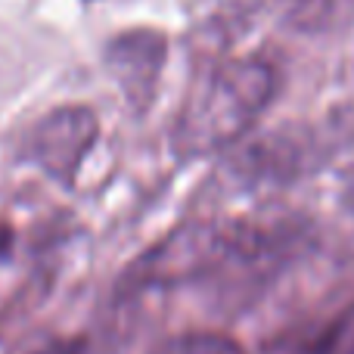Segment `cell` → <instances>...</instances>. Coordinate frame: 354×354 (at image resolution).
Segmentation results:
<instances>
[{
	"instance_id": "obj_8",
	"label": "cell",
	"mask_w": 354,
	"mask_h": 354,
	"mask_svg": "<svg viewBox=\"0 0 354 354\" xmlns=\"http://www.w3.org/2000/svg\"><path fill=\"white\" fill-rule=\"evenodd\" d=\"M12 252V227L6 221H0V261Z\"/></svg>"
},
{
	"instance_id": "obj_5",
	"label": "cell",
	"mask_w": 354,
	"mask_h": 354,
	"mask_svg": "<svg viewBox=\"0 0 354 354\" xmlns=\"http://www.w3.org/2000/svg\"><path fill=\"white\" fill-rule=\"evenodd\" d=\"M258 0H214L208 12H202L189 31V47L199 66L227 56V41H239L249 31Z\"/></svg>"
},
{
	"instance_id": "obj_2",
	"label": "cell",
	"mask_w": 354,
	"mask_h": 354,
	"mask_svg": "<svg viewBox=\"0 0 354 354\" xmlns=\"http://www.w3.org/2000/svg\"><path fill=\"white\" fill-rule=\"evenodd\" d=\"M330 156V140L311 124H283L245 143L230 162L233 177L249 187L292 183L317 171Z\"/></svg>"
},
{
	"instance_id": "obj_3",
	"label": "cell",
	"mask_w": 354,
	"mask_h": 354,
	"mask_svg": "<svg viewBox=\"0 0 354 354\" xmlns=\"http://www.w3.org/2000/svg\"><path fill=\"white\" fill-rule=\"evenodd\" d=\"M100 140V118L84 103H62L35 122L25 137V156L50 180L72 189L78 174Z\"/></svg>"
},
{
	"instance_id": "obj_6",
	"label": "cell",
	"mask_w": 354,
	"mask_h": 354,
	"mask_svg": "<svg viewBox=\"0 0 354 354\" xmlns=\"http://www.w3.org/2000/svg\"><path fill=\"white\" fill-rule=\"evenodd\" d=\"M277 16L299 35H339L354 25V0H274Z\"/></svg>"
},
{
	"instance_id": "obj_7",
	"label": "cell",
	"mask_w": 354,
	"mask_h": 354,
	"mask_svg": "<svg viewBox=\"0 0 354 354\" xmlns=\"http://www.w3.org/2000/svg\"><path fill=\"white\" fill-rule=\"evenodd\" d=\"M311 354H354V305L345 308L326 333L317 339Z\"/></svg>"
},
{
	"instance_id": "obj_10",
	"label": "cell",
	"mask_w": 354,
	"mask_h": 354,
	"mask_svg": "<svg viewBox=\"0 0 354 354\" xmlns=\"http://www.w3.org/2000/svg\"><path fill=\"white\" fill-rule=\"evenodd\" d=\"M84 3H97V0H84Z\"/></svg>"
},
{
	"instance_id": "obj_4",
	"label": "cell",
	"mask_w": 354,
	"mask_h": 354,
	"mask_svg": "<svg viewBox=\"0 0 354 354\" xmlns=\"http://www.w3.org/2000/svg\"><path fill=\"white\" fill-rule=\"evenodd\" d=\"M103 62L109 78L122 91L134 115H147L156 103L159 81L168 62V37L153 25H134L118 31L103 47Z\"/></svg>"
},
{
	"instance_id": "obj_9",
	"label": "cell",
	"mask_w": 354,
	"mask_h": 354,
	"mask_svg": "<svg viewBox=\"0 0 354 354\" xmlns=\"http://www.w3.org/2000/svg\"><path fill=\"white\" fill-rule=\"evenodd\" d=\"M37 354H84V351H81L78 342H66V345H53V348H44V351H37Z\"/></svg>"
},
{
	"instance_id": "obj_1",
	"label": "cell",
	"mask_w": 354,
	"mask_h": 354,
	"mask_svg": "<svg viewBox=\"0 0 354 354\" xmlns=\"http://www.w3.org/2000/svg\"><path fill=\"white\" fill-rule=\"evenodd\" d=\"M283 75L264 53L224 56L196 68L171 128V153L180 162L230 149L274 106Z\"/></svg>"
}]
</instances>
